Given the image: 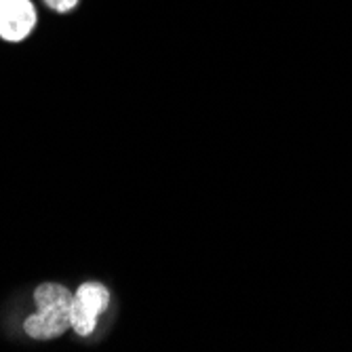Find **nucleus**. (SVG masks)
I'll return each mask as SVG.
<instances>
[{"label": "nucleus", "instance_id": "obj_1", "mask_svg": "<svg viewBox=\"0 0 352 352\" xmlns=\"http://www.w3.org/2000/svg\"><path fill=\"white\" fill-rule=\"evenodd\" d=\"M72 298L74 294L61 283H43L34 289L36 312L23 321L28 338L47 342L57 340L72 329Z\"/></svg>", "mask_w": 352, "mask_h": 352}, {"label": "nucleus", "instance_id": "obj_3", "mask_svg": "<svg viewBox=\"0 0 352 352\" xmlns=\"http://www.w3.org/2000/svg\"><path fill=\"white\" fill-rule=\"evenodd\" d=\"M38 23V11L32 0H0V38L23 43Z\"/></svg>", "mask_w": 352, "mask_h": 352}, {"label": "nucleus", "instance_id": "obj_2", "mask_svg": "<svg viewBox=\"0 0 352 352\" xmlns=\"http://www.w3.org/2000/svg\"><path fill=\"white\" fill-rule=\"evenodd\" d=\"M110 306V292L108 287L98 280H87L78 285L72 298V329L87 338L98 327L100 316Z\"/></svg>", "mask_w": 352, "mask_h": 352}, {"label": "nucleus", "instance_id": "obj_4", "mask_svg": "<svg viewBox=\"0 0 352 352\" xmlns=\"http://www.w3.org/2000/svg\"><path fill=\"white\" fill-rule=\"evenodd\" d=\"M47 5V9H51L53 13H59V15H66V13H72L78 5L80 0H43Z\"/></svg>", "mask_w": 352, "mask_h": 352}]
</instances>
